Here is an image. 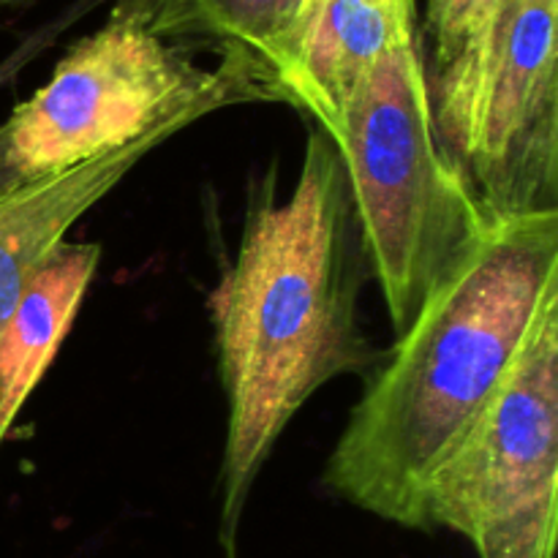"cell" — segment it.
Here are the masks:
<instances>
[{
	"label": "cell",
	"instance_id": "obj_1",
	"mask_svg": "<svg viewBox=\"0 0 558 558\" xmlns=\"http://www.w3.org/2000/svg\"><path fill=\"white\" fill-rule=\"evenodd\" d=\"M278 172V169H276ZM251 191L240 248L207 298L227 396L221 532L234 537L251 488L287 425L338 376H368L385 352L357 314L363 245L347 169L322 129L305 140L298 183Z\"/></svg>",
	"mask_w": 558,
	"mask_h": 558
},
{
	"label": "cell",
	"instance_id": "obj_2",
	"mask_svg": "<svg viewBox=\"0 0 558 558\" xmlns=\"http://www.w3.org/2000/svg\"><path fill=\"white\" fill-rule=\"evenodd\" d=\"M556 292L558 210L496 218L365 376L327 458V488L381 521L425 532L430 474L499 390Z\"/></svg>",
	"mask_w": 558,
	"mask_h": 558
},
{
	"label": "cell",
	"instance_id": "obj_3",
	"mask_svg": "<svg viewBox=\"0 0 558 558\" xmlns=\"http://www.w3.org/2000/svg\"><path fill=\"white\" fill-rule=\"evenodd\" d=\"M327 136L398 338L496 221L441 142L417 36L371 65Z\"/></svg>",
	"mask_w": 558,
	"mask_h": 558
},
{
	"label": "cell",
	"instance_id": "obj_4",
	"mask_svg": "<svg viewBox=\"0 0 558 558\" xmlns=\"http://www.w3.org/2000/svg\"><path fill=\"white\" fill-rule=\"evenodd\" d=\"M153 0H118L71 44L49 80L0 123V189L93 161L161 129H189L238 104L272 101L245 60L202 65L150 25Z\"/></svg>",
	"mask_w": 558,
	"mask_h": 558
},
{
	"label": "cell",
	"instance_id": "obj_5",
	"mask_svg": "<svg viewBox=\"0 0 558 558\" xmlns=\"http://www.w3.org/2000/svg\"><path fill=\"white\" fill-rule=\"evenodd\" d=\"M428 85L441 142L490 216L558 210V0H510Z\"/></svg>",
	"mask_w": 558,
	"mask_h": 558
},
{
	"label": "cell",
	"instance_id": "obj_6",
	"mask_svg": "<svg viewBox=\"0 0 558 558\" xmlns=\"http://www.w3.org/2000/svg\"><path fill=\"white\" fill-rule=\"evenodd\" d=\"M425 532L480 558H554L558 537V292L545 300L472 428L425 485Z\"/></svg>",
	"mask_w": 558,
	"mask_h": 558
},
{
	"label": "cell",
	"instance_id": "obj_7",
	"mask_svg": "<svg viewBox=\"0 0 558 558\" xmlns=\"http://www.w3.org/2000/svg\"><path fill=\"white\" fill-rule=\"evenodd\" d=\"M417 36V0H300L292 25L259 63L272 101L330 134L349 93L403 38Z\"/></svg>",
	"mask_w": 558,
	"mask_h": 558
},
{
	"label": "cell",
	"instance_id": "obj_8",
	"mask_svg": "<svg viewBox=\"0 0 558 558\" xmlns=\"http://www.w3.org/2000/svg\"><path fill=\"white\" fill-rule=\"evenodd\" d=\"M180 129H161L129 147L98 156L65 172L0 189V330L22 289L49 254L65 240L136 163Z\"/></svg>",
	"mask_w": 558,
	"mask_h": 558
},
{
	"label": "cell",
	"instance_id": "obj_9",
	"mask_svg": "<svg viewBox=\"0 0 558 558\" xmlns=\"http://www.w3.org/2000/svg\"><path fill=\"white\" fill-rule=\"evenodd\" d=\"M101 265V245L63 240L22 289L0 330V447L41 385Z\"/></svg>",
	"mask_w": 558,
	"mask_h": 558
},
{
	"label": "cell",
	"instance_id": "obj_10",
	"mask_svg": "<svg viewBox=\"0 0 558 558\" xmlns=\"http://www.w3.org/2000/svg\"><path fill=\"white\" fill-rule=\"evenodd\" d=\"M510 0H428L425 31L434 44V69L456 60L499 22Z\"/></svg>",
	"mask_w": 558,
	"mask_h": 558
},
{
	"label": "cell",
	"instance_id": "obj_11",
	"mask_svg": "<svg viewBox=\"0 0 558 558\" xmlns=\"http://www.w3.org/2000/svg\"><path fill=\"white\" fill-rule=\"evenodd\" d=\"M54 31H60V25H58V27H52V31H41V33H36V36H31V38H27V41H22L20 47H16L14 52L9 54V58L0 60V87L9 85V82L14 80V76L20 74V71L25 69V65L31 63V60L36 58V54L41 52V49L47 47L49 41H52Z\"/></svg>",
	"mask_w": 558,
	"mask_h": 558
},
{
	"label": "cell",
	"instance_id": "obj_12",
	"mask_svg": "<svg viewBox=\"0 0 558 558\" xmlns=\"http://www.w3.org/2000/svg\"><path fill=\"white\" fill-rule=\"evenodd\" d=\"M14 3H22V0H0V9H5V5H14Z\"/></svg>",
	"mask_w": 558,
	"mask_h": 558
}]
</instances>
